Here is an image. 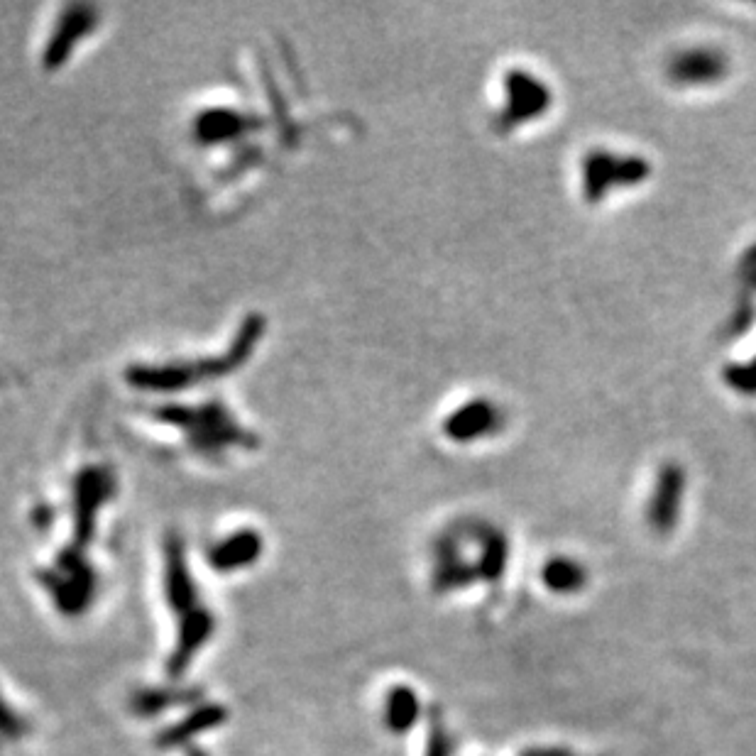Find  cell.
<instances>
[{"label":"cell","instance_id":"cell-6","mask_svg":"<svg viewBox=\"0 0 756 756\" xmlns=\"http://www.w3.org/2000/svg\"><path fill=\"white\" fill-rule=\"evenodd\" d=\"M519 756H575V754L566 747H534V749H527V752H522Z\"/></svg>","mask_w":756,"mask_h":756},{"label":"cell","instance_id":"cell-1","mask_svg":"<svg viewBox=\"0 0 756 756\" xmlns=\"http://www.w3.org/2000/svg\"><path fill=\"white\" fill-rule=\"evenodd\" d=\"M541 583L556 595H575L588 585V571L571 558H551L541 568Z\"/></svg>","mask_w":756,"mask_h":756},{"label":"cell","instance_id":"cell-3","mask_svg":"<svg viewBox=\"0 0 756 756\" xmlns=\"http://www.w3.org/2000/svg\"><path fill=\"white\" fill-rule=\"evenodd\" d=\"M507 544L502 541V536H492L487 539L485 549H482V558L478 566V575L480 578L490 580V583H497L502 578L504 566H507Z\"/></svg>","mask_w":756,"mask_h":756},{"label":"cell","instance_id":"cell-2","mask_svg":"<svg viewBox=\"0 0 756 756\" xmlns=\"http://www.w3.org/2000/svg\"><path fill=\"white\" fill-rule=\"evenodd\" d=\"M416 717H419V700L409 688H397L390 698L387 708V722L394 732L412 730Z\"/></svg>","mask_w":756,"mask_h":756},{"label":"cell","instance_id":"cell-4","mask_svg":"<svg viewBox=\"0 0 756 756\" xmlns=\"http://www.w3.org/2000/svg\"><path fill=\"white\" fill-rule=\"evenodd\" d=\"M475 578H478V568L465 566V563H458V561L443 563L436 573V588L438 590H463V588H468Z\"/></svg>","mask_w":756,"mask_h":756},{"label":"cell","instance_id":"cell-5","mask_svg":"<svg viewBox=\"0 0 756 756\" xmlns=\"http://www.w3.org/2000/svg\"><path fill=\"white\" fill-rule=\"evenodd\" d=\"M453 747H451V737H448L443 727H434L429 737V749H426V756H451Z\"/></svg>","mask_w":756,"mask_h":756}]
</instances>
